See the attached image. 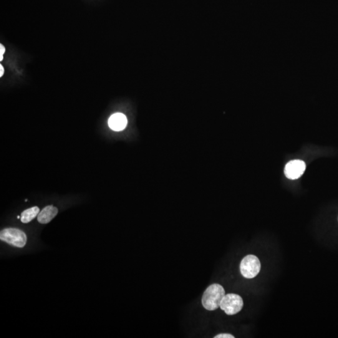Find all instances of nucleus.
Listing matches in <instances>:
<instances>
[{
    "instance_id": "423d86ee",
    "label": "nucleus",
    "mask_w": 338,
    "mask_h": 338,
    "mask_svg": "<svg viewBox=\"0 0 338 338\" xmlns=\"http://www.w3.org/2000/svg\"><path fill=\"white\" fill-rule=\"evenodd\" d=\"M127 125V118L123 113H114L108 120V125L111 129L114 131L123 130Z\"/></svg>"
},
{
    "instance_id": "f03ea898",
    "label": "nucleus",
    "mask_w": 338,
    "mask_h": 338,
    "mask_svg": "<svg viewBox=\"0 0 338 338\" xmlns=\"http://www.w3.org/2000/svg\"><path fill=\"white\" fill-rule=\"evenodd\" d=\"M0 239L10 245L24 248L26 245L27 237L24 231L15 228L4 229L0 233Z\"/></svg>"
},
{
    "instance_id": "39448f33",
    "label": "nucleus",
    "mask_w": 338,
    "mask_h": 338,
    "mask_svg": "<svg viewBox=\"0 0 338 338\" xmlns=\"http://www.w3.org/2000/svg\"><path fill=\"white\" fill-rule=\"evenodd\" d=\"M306 163L301 160H291L284 168V174L287 178L295 180L301 177L306 170Z\"/></svg>"
},
{
    "instance_id": "7ed1b4c3",
    "label": "nucleus",
    "mask_w": 338,
    "mask_h": 338,
    "mask_svg": "<svg viewBox=\"0 0 338 338\" xmlns=\"http://www.w3.org/2000/svg\"><path fill=\"white\" fill-rule=\"evenodd\" d=\"M261 266L258 257L254 255H248L242 260L240 271L242 275L247 279H253L261 271Z\"/></svg>"
},
{
    "instance_id": "f257e3e1",
    "label": "nucleus",
    "mask_w": 338,
    "mask_h": 338,
    "mask_svg": "<svg viewBox=\"0 0 338 338\" xmlns=\"http://www.w3.org/2000/svg\"><path fill=\"white\" fill-rule=\"evenodd\" d=\"M225 295V290L221 285L212 284L204 291L202 297V304L208 311H214L220 307L222 300Z\"/></svg>"
},
{
    "instance_id": "9d476101",
    "label": "nucleus",
    "mask_w": 338,
    "mask_h": 338,
    "mask_svg": "<svg viewBox=\"0 0 338 338\" xmlns=\"http://www.w3.org/2000/svg\"><path fill=\"white\" fill-rule=\"evenodd\" d=\"M5 52V48L2 44L0 45V61L4 59V55Z\"/></svg>"
},
{
    "instance_id": "20e7f679",
    "label": "nucleus",
    "mask_w": 338,
    "mask_h": 338,
    "mask_svg": "<svg viewBox=\"0 0 338 338\" xmlns=\"http://www.w3.org/2000/svg\"><path fill=\"white\" fill-rule=\"evenodd\" d=\"M243 306V299L239 295L228 294L222 300L220 307L226 314L232 316L240 312Z\"/></svg>"
},
{
    "instance_id": "9b49d317",
    "label": "nucleus",
    "mask_w": 338,
    "mask_h": 338,
    "mask_svg": "<svg viewBox=\"0 0 338 338\" xmlns=\"http://www.w3.org/2000/svg\"><path fill=\"white\" fill-rule=\"evenodd\" d=\"M4 74V68L2 65H0V77H2Z\"/></svg>"
},
{
    "instance_id": "6e6552de",
    "label": "nucleus",
    "mask_w": 338,
    "mask_h": 338,
    "mask_svg": "<svg viewBox=\"0 0 338 338\" xmlns=\"http://www.w3.org/2000/svg\"><path fill=\"white\" fill-rule=\"evenodd\" d=\"M39 213L40 209L37 206L28 209L22 213L21 221L24 224L29 223L34 220L39 215Z\"/></svg>"
},
{
    "instance_id": "0eeeda50",
    "label": "nucleus",
    "mask_w": 338,
    "mask_h": 338,
    "mask_svg": "<svg viewBox=\"0 0 338 338\" xmlns=\"http://www.w3.org/2000/svg\"><path fill=\"white\" fill-rule=\"evenodd\" d=\"M59 211L57 208L53 206H48L40 212L37 220L40 224L49 223L57 215Z\"/></svg>"
},
{
    "instance_id": "1a4fd4ad",
    "label": "nucleus",
    "mask_w": 338,
    "mask_h": 338,
    "mask_svg": "<svg viewBox=\"0 0 338 338\" xmlns=\"http://www.w3.org/2000/svg\"><path fill=\"white\" fill-rule=\"evenodd\" d=\"M215 338H234L233 335L228 334V333H223V334H219L218 335H217L215 337Z\"/></svg>"
}]
</instances>
